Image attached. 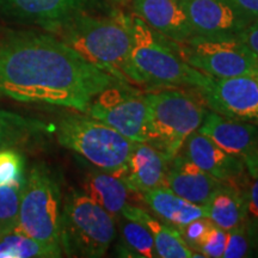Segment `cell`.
Listing matches in <instances>:
<instances>
[{
	"label": "cell",
	"instance_id": "ba28073f",
	"mask_svg": "<svg viewBox=\"0 0 258 258\" xmlns=\"http://www.w3.org/2000/svg\"><path fill=\"white\" fill-rule=\"evenodd\" d=\"M178 53L194 69L214 78L258 76V55L237 35H194L178 43Z\"/></svg>",
	"mask_w": 258,
	"mask_h": 258
},
{
	"label": "cell",
	"instance_id": "7a4b0ae2",
	"mask_svg": "<svg viewBox=\"0 0 258 258\" xmlns=\"http://www.w3.org/2000/svg\"><path fill=\"white\" fill-rule=\"evenodd\" d=\"M132 48L123 76L129 83L153 88L199 90L209 76L190 66L178 53V43L148 27L137 15L131 16Z\"/></svg>",
	"mask_w": 258,
	"mask_h": 258
},
{
	"label": "cell",
	"instance_id": "d4e9b609",
	"mask_svg": "<svg viewBox=\"0 0 258 258\" xmlns=\"http://www.w3.org/2000/svg\"><path fill=\"white\" fill-rule=\"evenodd\" d=\"M24 184L25 176L14 183L0 185V233L18 225Z\"/></svg>",
	"mask_w": 258,
	"mask_h": 258
},
{
	"label": "cell",
	"instance_id": "836d02e7",
	"mask_svg": "<svg viewBox=\"0 0 258 258\" xmlns=\"http://www.w3.org/2000/svg\"><path fill=\"white\" fill-rule=\"evenodd\" d=\"M256 79H257V83H258V76H257V77H256Z\"/></svg>",
	"mask_w": 258,
	"mask_h": 258
},
{
	"label": "cell",
	"instance_id": "4316f807",
	"mask_svg": "<svg viewBox=\"0 0 258 258\" xmlns=\"http://www.w3.org/2000/svg\"><path fill=\"white\" fill-rule=\"evenodd\" d=\"M24 176L23 154L16 148L0 150V185L14 183Z\"/></svg>",
	"mask_w": 258,
	"mask_h": 258
},
{
	"label": "cell",
	"instance_id": "6da1fadb",
	"mask_svg": "<svg viewBox=\"0 0 258 258\" xmlns=\"http://www.w3.org/2000/svg\"><path fill=\"white\" fill-rule=\"evenodd\" d=\"M121 83L128 82L89 62L50 32L10 31L0 38V98L86 114L99 93Z\"/></svg>",
	"mask_w": 258,
	"mask_h": 258
},
{
	"label": "cell",
	"instance_id": "f546056e",
	"mask_svg": "<svg viewBox=\"0 0 258 258\" xmlns=\"http://www.w3.org/2000/svg\"><path fill=\"white\" fill-rule=\"evenodd\" d=\"M252 180L246 188V225L254 227L258 225V175L251 177Z\"/></svg>",
	"mask_w": 258,
	"mask_h": 258
},
{
	"label": "cell",
	"instance_id": "f1b7e54d",
	"mask_svg": "<svg viewBox=\"0 0 258 258\" xmlns=\"http://www.w3.org/2000/svg\"><path fill=\"white\" fill-rule=\"evenodd\" d=\"M213 225V222L209 220L208 218H201L196 219L190 222V224L183 226V227H178L177 231L179 232L180 237L185 241L190 249H192L196 252V247L207 233L209 227Z\"/></svg>",
	"mask_w": 258,
	"mask_h": 258
},
{
	"label": "cell",
	"instance_id": "5b68a950",
	"mask_svg": "<svg viewBox=\"0 0 258 258\" xmlns=\"http://www.w3.org/2000/svg\"><path fill=\"white\" fill-rule=\"evenodd\" d=\"M116 234V219L82 190H72L64 196L61 217L63 253L104 257Z\"/></svg>",
	"mask_w": 258,
	"mask_h": 258
},
{
	"label": "cell",
	"instance_id": "ffe728a7",
	"mask_svg": "<svg viewBox=\"0 0 258 258\" xmlns=\"http://www.w3.org/2000/svg\"><path fill=\"white\" fill-rule=\"evenodd\" d=\"M82 191L116 219L128 203L129 189L115 173L93 167L84 176Z\"/></svg>",
	"mask_w": 258,
	"mask_h": 258
},
{
	"label": "cell",
	"instance_id": "9c48e42d",
	"mask_svg": "<svg viewBox=\"0 0 258 258\" xmlns=\"http://www.w3.org/2000/svg\"><path fill=\"white\" fill-rule=\"evenodd\" d=\"M148 106L131 83H121L102 91L93 99L86 115L110 125L134 143H146Z\"/></svg>",
	"mask_w": 258,
	"mask_h": 258
},
{
	"label": "cell",
	"instance_id": "484cf974",
	"mask_svg": "<svg viewBox=\"0 0 258 258\" xmlns=\"http://www.w3.org/2000/svg\"><path fill=\"white\" fill-rule=\"evenodd\" d=\"M252 245L246 222L227 231V240L222 258H243L252 256Z\"/></svg>",
	"mask_w": 258,
	"mask_h": 258
},
{
	"label": "cell",
	"instance_id": "d6986e66",
	"mask_svg": "<svg viewBox=\"0 0 258 258\" xmlns=\"http://www.w3.org/2000/svg\"><path fill=\"white\" fill-rule=\"evenodd\" d=\"M121 217L132 219L139 221L146 226L148 231L152 234L156 247L157 257L160 258H192L202 257L198 254L192 249H190L183 238L180 237L179 232L173 226L164 225L163 222L157 220L156 218L138 207V206L125 205L122 209Z\"/></svg>",
	"mask_w": 258,
	"mask_h": 258
},
{
	"label": "cell",
	"instance_id": "3957f363",
	"mask_svg": "<svg viewBox=\"0 0 258 258\" xmlns=\"http://www.w3.org/2000/svg\"><path fill=\"white\" fill-rule=\"evenodd\" d=\"M48 32L59 37L89 62L128 82L123 71L132 48L131 16L121 11L108 16L85 12Z\"/></svg>",
	"mask_w": 258,
	"mask_h": 258
},
{
	"label": "cell",
	"instance_id": "5bb4252c",
	"mask_svg": "<svg viewBox=\"0 0 258 258\" xmlns=\"http://www.w3.org/2000/svg\"><path fill=\"white\" fill-rule=\"evenodd\" d=\"M226 152L241 158L245 165L258 154V125L208 111L198 129Z\"/></svg>",
	"mask_w": 258,
	"mask_h": 258
},
{
	"label": "cell",
	"instance_id": "8992f818",
	"mask_svg": "<svg viewBox=\"0 0 258 258\" xmlns=\"http://www.w3.org/2000/svg\"><path fill=\"white\" fill-rule=\"evenodd\" d=\"M61 146L73 151L93 167L118 176L127 165L135 146L116 129L89 115H69L56 127Z\"/></svg>",
	"mask_w": 258,
	"mask_h": 258
},
{
	"label": "cell",
	"instance_id": "1f68e13d",
	"mask_svg": "<svg viewBox=\"0 0 258 258\" xmlns=\"http://www.w3.org/2000/svg\"><path fill=\"white\" fill-rule=\"evenodd\" d=\"M238 11L254 21L258 18V0H227Z\"/></svg>",
	"mask_w": 258,
	"mask_h": 258
},
{
	"label": "cell",
	"instance_id": "7402d4cb",
	"mask_svg": "<svg viewBox=\"0 0 258 258\" xmlns=\"http://www.w3.org/2000/svg\"><path fill=\"white\" fill-rule=\"evenodd\" d=\"M55 251L25 233L19 226L0 233V258H56Z\"/></svg>",
	"mask_w": 258,
	"mask_h": 258
},
{
	"label": "cell",
	"instance_id": "4dcf8cb0",
	"mask_svg": "<svg viewBox=\"0 0 258 258\" xmlns=\"http://www.w3.org/2000/svg\"><path fill=\"white\" fill-rule=\"evenodd\" d=\"M243 43L246 44L256 55H258V18L247 25L237 35Z\"/></svg>",
	"mask_w": 258,
	"mask_h": 258
},
{
	"label": "cell",
	"instance_id": "ac0fdd59",
	"mask_svg": "<svg viewBox=\"0 0 258 258\" xmlns=\"http://www.w3.org/2000/svg\"><path fill=\"white\" fill-rule=\"evenodd\" d=\"M144 202L157 217L178 228L190 224L196 219L208 218L206 206L196 205L180 198L167 186L148 190L141 194Z\"/></svg>",
	"mask_w": 258,
	"mask_h": 258
},
{
	"label": "cell",
	"instance_id": "4fadbf2b",
	"mask_svg": "<svg viewBox=\"0 0 258 258\" xmlns=\"http://www.w3.org/2000/svg\"><path fill=\"white\" fill-rule=\"evenodd\" d=\"M184 156L222 183L240 186L246 166L241 158L226 152L208 137L195 132L186 139Z\"/></svg>",
	"mask_w": 258,
	"mask_h": 258
},
{
	"label": "cell",
	"instance_id": "8fae6325",
	"mask_svg": "<svg viewBox=\"0 0 258 258\" xmlns=\"http://www.w3.org/2000/svg\"><path fill=\"white\" fill-rule=\"evenodd\" d=\"M102 0H0V12L50 31L74 16L101 8Z\"/></svg>",
	"mask_w": 258,
	"mask_h": 258
},
{
	"label": "cell",
	"instance_id": "52a82bcc",
	"mask_svg": "<svg viewBox=\"0 0 258 258\" xmlns=\"http://www.w3.org/2000/svg\"><path fill=\"white\" fill-rule=\"evenodd\" d=\"M62 201L55 175L46 164H34L25 175L18 226L60 257L63 254L61 243Z\"/></svg>",
	"mask_w": 258,
	"mask_h": 258
},
{
	"label": "cell",
	"instance_id": "cb8c5ba5",
	"mask_svg": "<svg viewBox=\"0 0 258 258\" xmlns=\"http://www.w3.org/2000/svg\"><path fill=\"white\" fill-rule=\"evenodd\" d=\"M121 225L122 243L134 256L143 258H156L157 252L151 232L141 222L123 217L118 218Z\"/></svg>",
	"mask_w": 258,
	"mask_h": 258
},
{
	"label": "cell",
	"instance_id": "d6a6232c",
	"mask_svg": "<svg viewBox=\"0 0 258 258\" xmlns=\"http://www.w3.org/2000/svg\"><path fill=\"white\" fill-rule=\"evenodd\" d=\"M247 226V225H246ZM250 237H251V245H252V253H256L258 256V225L254 227H249Z\"/></svg>",
	"mask_w": 258,
	"mask_h": 258
},
{
	"label": "cell",
	"instance_id": "83f0119b",
	"mask_svg": "<svg viewBox=\"0 0 258 258\" xmlns=\"http://www.w3.org/2000/svg\"><path fill=\"white\" fill-rule=\"evenodd\" d=\"M226 240L227 231L213 224L196 247V252L202 257L221 258L226 247Z\"/></svg>",
	"mask_w": 258,
	"mask_h": 258
},
{
	"label": "cell",
	"instance_id": "2e32d148",
	"mask_svg": "<svg viewBox=\"0 0 258 258\" xmlns=\"http://www.w3.org/2000/svg\"><path fill=\"white\" fill-rule=\"evenodd\" d=\"M224 184L194 164L183 153L178 152L170 160L165 186L190 202L206 206L213 194Z\"/></svg>",
	"mask_w": 258,
	"mask_h": 258
},
{
	"label": "cell",
	"instance_id": "e0dca14e",
	"mask_svg": "<svg viewBox=\"0 0 258 258\" xmlns=\"http://www.w3.org/2000/svg\"><path fill=\"white\" fill-rule=\"evenodd\" d=\"M134 14L160 35L183 43L194 36L180 0H133Z\"/></svg>",
	"mask_w": 258,
	"mask_h": 258
},
{
	"label": "cell",
	"instance_id": "44dd1931",
	"mask_svg": "<svg viewBox=\"0 0 258 258\" xmlns=\"http://www.w3.org/2000/svg\"><path fill=\"white\" fill-rule=\"evenodd\" d=\"M208 219L222 230L228 231L246 220V188L225 183L206 205Z\"/></svg>",
	"mask_w": 258,
	"mask_h": 258
},
{
	"label": "cell",
	"instance_id": "603a6c76",
	"mask_svg": "<svg viewBox=\"0 0 258 258\" xmlns=\"http://www.w3.org/2000/svg\"><path fill=\"white\" fill-rule=\"evenodd\" d=\"M41 131V124L23 116L0 110V150L28 144Z\"/></svg>",
	"mask_w": 258,
	"mask_h": 258
},
{
	"label": "cell",
	"instance_id": "30bf717a",
	"mask_svg": "<svg viewBox=\"0 0 258 258\" xmlns=\"http://www.w3.org/2000/svg\"><path fill=\"white\" fill-rule=\"evenodd\" d=\"M212 111L258 125V83L256 77L214 78L195 90Z\"/></svg>",
	"mask_w": 258,
	"mask_h": 258
},
{
	"label": "cell",
	"instance_id": "9a60e30c",
	"mask_svg": "<svg viewBox=\"0 0 258 258\" xmlns=\"http://www.w3.org/2000/svg\"><path fill=\"white\" fill-rule=\"evenodd\" d=\"M170 159L158 148L147 143H137L124 170L117 177L123 180L129 191L144 194L165 186Z\"/></svg>",
	"mask_w": 258,
	"mask_h": 258
},
{
	"label": "cell",
	"instance_id": "7c38bea8",
	"mask_svg": "<svg viewBox=\"0 0 258 258\" xmlns=\"http://www.w3.org/2000/svg\"><path fill=\"white\" fill-rule=\"evenodd\" d=\"M194 35L226 36L238 35L252 19L227 0H180Z\"/></svg>",
	"mask_w": 258,
	"mask_h": 258
},
{
	"label": "cell",
	"instance_id": "277c9868",
	"mask_svg": "<svg viewBox=\"0 0 258 258\" xmlns=\"http://www.w3.org/2000/svg\"><path fill=\"white\" fill-rule=\"evenodd\" d=\"M146 143L171 160L198 132L208 111L192 96L177 90L146 93Z\"/></svg>",
	"mask_w": 258,
	"mask_h": 258
}]
</instances>
